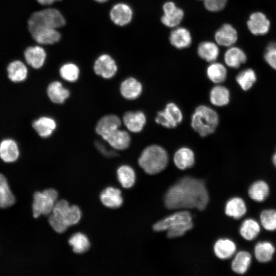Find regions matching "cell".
<instances>
[{
    "label": "cell",
    "instance_id": "obj_24",
    "mask_svg": "<svg viewBox=\"0 0 276 276\" xmlns=\"http://www.w3.org/2000/svg\"><path fill=\"white\" fill-rule=\"evenodd\" d=\"M169 40L171 44L178 49L189 47L192 42V37L189 31L183 27L177 28L173 30L170 35Z\"/></svg>",
    "mask_w": 276,
    "mask_h": 276
},
{
    "label": "cell",
    "instance_id": "obj_26",
    "mask_svg": "<svg viewBox=\"0 0 276 276\" xmlns=\"http://www.w3.org/2000/svg\"><path fill=\"white\" fill-rule=\"evenodd\" d=\"M247 212V206L241 197H234L229 199L225 206V213L230 217L238 219L243 217Z\"/></svg>",
    "mask_w": 276,
    "mask_h": 276
},
{
    "label": "cell",
    "instance_id": "obj_9",
    "mask_svg": "<svg viewBox=\"0 0 276 276\" xmlns=\"http://www.w3.org/2000/svg\"><path fill=\"white\" fill-rule=\"evenodd\" d=\"M95 74L104 79H110L117 73L118 66L115 60L108 54L100 55L94 64Z\"/></svg>",
    "mask_w": 276,
    "mask_h": 276
},
{
    "label": "cell",
    "instance_id": "obj_45",
    "mask_svg": "<svg viewBox=\"0 0 276 276\" xmlns=\"http://www.w3.org/2000/svg\"><path fill=\"white\" fill-rule=\"evenodd\" d=\"M62 0H36V1L41 5L48 6L51 5L57 2H60Z\"/></svg>",
    "mask_w": 276,
    "mask_h": 276
},
{
    "label": "cell",
    "instance_id": "obj_6",
    "mask_svg": "<svg viewBox=\"0 0 276 276\" xmlns=\"http://www.w3.org/2000/svg\"><path fill=\"white\" fill-rule=\"evenodd\" d=\"M219 123L217 112L205 105H200L195 110L191 118V126L201 136L213 133Z\"/></svg>",
    "mask_w": 276,
    "mask_h": 276
},
{
    "label": "cell",
    "instance_id": "obj_14",
    "mask_svg": "<svg viewBox=\"0 0 276 276\" xmlns=\"http://www.w3.org/2000/svg\"><path fill=\"white\" fill-rule=\"evenodd\" d=\"M111 147L117 150L126 149L130 143V136L128 133L120 128L117 129L102 137Z\"/></svg>",
    "mask_w": 276,
    "mask_h": 276
},
{
    "label": "cell",
    "instance_id": "obj_23",
    "mask_svg": "<svg viewBox=\"0 0 276 276\" xmlns=\"http://www.w3.org/2000/svg\"><path fill=\"white\" fill-rule=\"evenodd\" d=\"M215 256L221 260H226L235 255L237 250L236 243L229 239L218 240L214 246Z\"/></svg>",
    "mask_w": 276,
    "mask_h": 276
},
{
    "label": "cell",
    "instance_id": "obj_47",
    "mask_svg": "<svg viewBox=\"0 0 276 276\" xmlns=\"http://www.w3.org/2000/svg\"><path fill=\"white\" fill-rule=\"evenodd\" d=\"M94 1L99 3H104L107 2L108 0H94Z\"/></svg>",
    "mask_w": 276,
    "mask_h": 276
},
{
    "label": "cell",
    "instance_id": "obj_37",
    "mask_svg": "<svg viewBox=\"0 0 276 276\" xmlns=\"http://www.w3.org/2000/svg\"><path fill=\"white\" fill-rule=\"evenodd\" d=\"M229 91L222 85H216L213 87L210 91V101L214 105L217 106L227 105L229 101Z\"/></svg>",
    "mask_w": 276,
    "mask_h": 276
},
{
    "label": "cell",
    "instance_id": "obj_43",
    "mask_svg": "<svg viewBox=\"0 0 276 276\" xmlns=\"http://www.w3.org/2000/svg\"><path fill=\"white\" fill-rule=\"evenodd\" d=\"M266 62L276 70V42H272L267 46L264 54Z\"/></svg>",
    "mask_w": 276,
    "mask_h": 276
},
{
    "label": "cell",
    "instance_id": "obj_33",
    "mask_svg": "<svg viewBox=\"0 0 276 276\" xmlns=\"http://www.w3.org/2000/svg\"><path fill=\"white\" fill-rule=\"evenodd\" d=\"M275 248L273 244L269 241L258 242L254 247V255L260 263H267L271 261L275 252Z\"/></svg>",
    "mask_w": 276,
    "mask_h": 276
},
{
    "label": "cell",
    "instance_id": "obj_19",
    "mask_svg": "<svg viewBox=\"0 0 276 276\" xmlns=\"http://www.w3.org/2000/svg\"><path fill=\"white\" fill-rule=\"evenodd\" d=\"M121 119L116 115L108 114L102 117L97 123L95 130L102 137L110 132L120 128Z\"/></svg>",
    "mask_w": 276,
    "mask_h": 276
},
{
    "label": "cell",
    "instance_id": "obj_27",
    "mask_svg": "<svg viewBox=\"0 0 276 276\" xmlns=\"http://www.w3.org/2000/svg\"><path fill=\"white\" fill-rule=\"evenodd\" d=\"M173 161L177 168L180 170L190 168L195 163L194 152L188 147H181L175 153Z\"/></svg>",
    "mask_w": 276,
    "mask_h": 276
},
{
    "label": "cell",
    "instance_id": "obj_25",
    "mask_svg": "<svg viewBox=\"0 0 276 276\" xmlns=\"http://www.w3.org/2000/svg\"><path fill=\"white\" fill-rule=\"evenodd\" d=\"M116 176L120 186L124 189L131 188L135 183V172L129 165L120 166L116 170Z\"/></svg>",
    "mask_w": 276,
    "mask_h": 276
},
{
    "label": "cell",
    "instance_id": "obj_22",
    "mask_svg": "<svg viewBox=\"0 0 276 276\" xmlns=\"http://www.w3.org/2000/svg\"><path fill=\"white\" fill-rule=\"evenodd\" d=\"M19 155L17 143L11 139H6L0 143V157L6 163L16 161Z\"/></svg>",
    "mask_w": 276,
    "mask_h": 276
},
{
    "label": "cell",
    "instance_id": "obj_28",
    "mask_svg": "<svg viewBox=\"0 0 276 276\" xmlns=\"http://www.w3.org/2000/svg\"><path fill=\"white\" fill-rule=\"evenodd\" d=\"M47 95L50 100L55 104H62L69 97L70 93L58 81H53L47 87Z\"/></svg>",
    "mask_w": 276,
    "mask_h": 276
},
{
    "label": "cell",
    "instance_id": "obj_42",
    "mask_svg": "<svg viewBox=\"0 0 276 276\" xmlns=\"http://www.w3.org/2000/svg\"><path fill=\"white\" fill-rule=\"evenodd\" d=\"M261 226L266 231L276 230V210L266 209L262 211L260 215Z\"/></svg>",
    "mask_w": 276,
    "mask_h": 276
},
{
    "label": "cell",
    "instance_id": "obj_46",
    "mask_svg": "<svg viewBox=\"0 0 276 276\" xmlns=\"http://www.w3.org/2000/svg\"><path fill=\"white\" fill-rule=\"evenodd\" d=\"M272 160L273 165L276 168V151L272 156Z\"/></svg>",
    "mask_w": 276,
    "mask_h": 276
},
{
    "label": "cell",
    "instance_id": "obj_13",
    "mask_svg": "<svg viewBox=\"0 0 276 276\" xmlns=\"http://www.w3.org/2000/svg\"><path fill=\"white\" fill-rule=\"evenodd\" d=\"M248 28L255 35L267 34L270 28V21L263 13L257 12L251 14L247 22Z\"/></svg>",
    "mask_w": 276,
    "mask_h": 276
},
{
    "label": "cell",
    "instance_id": "obj_12",
    "mask_svg": "<svg viewBox=\"0 0 276 276\" xmlns=\"http://www.w3.org/2000/svg\"><path fill=\"white\" fill-rule=\"evenodd\" d=\"M112 22L119 26H124L129 24L133 17V11L130 6L119 3L112 6L109 12Z\"/></svg>",
    "mask_w": 276,
    "mask_h": 276
},
{
    "label": "cell",
    "instance_id": "obj_35",
    "mask_svg": "<svg viewBox=\"0 0 276 276\" xmlns=\"http://www.w3.org/2000/svg\"><path fill=\"white\" fill-rule=\"evenodd\" d=\"M260 231L261 226L259 222L252 218H248L242 223L239 233L244 239L251 241L258 236Z\"/></svg>",
    "mask_w": 276,
    "mask_h": 276
},
{
    "label": "cell",
    "instance_id": "obj_2",
    "mask_svg": "<svg viewBox=\"0 0 276 276\" xmlns=\"http://www.w3.org/2000/svg\"><path fill=\"white\" fill-rule=\"evenodd\" d=\"M82 212L79 205L72 204L65 199L60 198L56 202L52 213L48 216L52 228L58 234H63L69 227L79 223Z\"/></svg>",
    "mask_w": 276,
    "mask_h": 276
},
{
    "label": "cell",
    "instance_id": "obj_20",
    "mask_svg": "<svg viewBox=\"0 0 276 276\" xmlns=\"http://www.w3.org/2000/svg\"><path fill=\"white\" fill-rule=\"evenodd\" d=\"M215 39L218 44L230 47L237 40L238 34L236 29L232 25L225 24L216 32Z\"/></svg>",
    "mask_w": 276,
    "mask_h": 276
},
{
    "label": "cell",
    "instance_id": "obj_21",
    "mask_svg": "<svg viewBox=\"0 0 276 276\" xmlns=\"http://www.w3.org/2000/svg\"><path fill=\"white\" fill-rule=\"evenodd\" d=\"M120 93L127 100H134L142 94L143 87L136 79L129 77L125 79L121 84Z\"/></svg>",
    "mask_w": 276,
    "mask_h": 276
},
{
    "label": "cell",
    "instance_id": "obj_4",
    "mask_svg": "<svg viewBox=\"0 0 276 276\" xmlns=\"http://www.w3.org/2000/svg\"><path fill=\"white\" fill-rule=\"evenodd\" d=\"M168 163V155L160 146L152 145L142 152L138 164L145 172L148 174H157L164 170Z\"/></svg>",
    "mask_w": 276,
    "mask_h": 276
},
{
    "label": "cell",
    "instance_id": "obj_41",
    "mask_svg": "<svg viewBox=\"0 0 276 276\" xmlns=\"http://www.w3.org/2000/svg\"><path fill=\"white\" fill-rule=\"evenodd\" d=\"M59 74L64 80L70 82H74L79 78L80 70L76 64L66 63L60 67Z\"/></svg>",
    "mask_w": 276,
    "mask_h": 276
},
{
    "label": "cell",
    "instance_id": "obj_29",
    "mask_svg": "<svg viewBox=\"0 0 276 276\" xmlns=\"http://www.w3.org/2000/svg\"><path fill=\"white\" fill-rule=\"evenodd\" d=\"M32 126L37 134L42 137H48L55 130L57 124L51 117L43 116L34 120Z\"/></svg>",
    "mask_w": 276,
    "mask_h": 276
},
{
    "label": "cell",
    "instance_id": "obj_30",
    "mask_svg": "<svg viewBox=\"0 0 276 276\" xmlns=\"http://www.w3.org/2000/svg\"><path fill=\"white\" fill-rule=\"evenodd\" d=\"M269 192L268 184L264 180H258L250 186L248 190V195L254 201L261 202L268 197Z\"/></svg>",
    "mask_w": 276,
    "mask_h": 276
},
{
    "label": "cell",
    "instance_id": "obj_11",
    "mask_svg": "<svg viewBox=\"0 0 276 276\" xmlns=\"http://www.w3.org/2000/svg\"><path fill=\"white\" fill-rule=\"evenodd\" d=\"M163 10L164 14L161 17V21L168 27L177 26L183 18V11L172 2H166L163 6Z\"/></svg>",
    "mask_w": 276,
    "mask_h": 276
},
{
    "label": "cell",
    "instance_id": "obj_1",
    "mask_svg": "<svg viewBox=\"0 0 276 276\" xmlns=\"http://www.w3.org/2000/svg\"><path fill=\"white\" fill-rule=\"evenodd\" d=\"M209 201L204 182L199 179L186 176L180 179L167 191L164 198L169 210L196 209L203 210Z\"/></svg>",
    "mask_w": 276,
    "mask_h": 276
},
{
    "label": "cell",
    "instance_id": "obj_18",
    "mask_svg": "<svg viewBox=\"0 0 276 276\" xmlns=\"http://www.w3.org/2000/svg\"><path fill=\"white\" fill-rule=\"evenodd\" d=\"M24 57L26 61L30 66L38 69L43 65L46 60L47 53L41 47L31 46L25 50Z\"/></svg>",
    "mask_w": 276,
    "mask_h": 276
},
{
    "label": "cell",
    "instance_id": "obj_10",
    "mask_svg": "<svg viewBox=\"0 0 276 276\" xmlns=\"http://www.w3.org/2000/svg\"><path fill=\"white\" fill-rule=\"evenodd\" d=\"M100 200L103 206L110 209L121 208L124 201L123 193L119 187L109 186L105 188L99 195Z\"/></svg>",
    "mask_w": 276,
    "mask_h": 276
},
{
    "label": "cell",
    "instance_id": "obj_31",
    "mask_svg": "<svg viewBox=\"0 0 276 276\" xmlns=\"http://www.w3.org/2000/svg\"><path fill=\"white\" fill-rule=\"evenodd\" d=\"M251 261V256L248 251H240L236 254L232 262V269L236 273L244 274L249 269Z\"/></svg>",
    "mask_w": 276,
    "mask_h": 276
},
{
    "label": "cell",
    "instance_id": "obj_7",
    "mask_svg": "<svg viewBox=\"0 0 276 276\" xmlns=\"http://www.w3.org/2000/svg\"><path fill=\"white\" fill-rule=\"evenodd\" d=\"M59 199V192L53 188L35 191L33 195L31 208L33 217L36 219L41 216H49Z\"/></svg>",
    "mask_w": 276,
    "mask_h": 276
},
{
    "label": "cell",
    "instance_id": "obj_36",
    "mask_svg": "<svg viewBox=\"0 0 276 276\" xmlns=\"http://www.w3.org/2000/svg\"><path fill=\"white\" fill-rule=\"evenodd\" d=\"M198 56L208 62H214L219 54V49L217 45L211 41L201 42L197 48Z\"/></svg>",
    "mask_w": 276,
    "mask_h": 276
},
{
    "label": "cell",
    "instance_id": "obj_17",
    "mask_svg": "<svg viewBox=\"0 0 276 276\" xmlns=\"http://www.w3.org/2000/svg\"><path fill=\"white\" fill-rule=\"evenodd\" d=\"M68 244L73 252L77 255L87 252L91 247V242L88 236L80 231L74 232L70 236Z\"/></svg>",
    "mask_w": 276,
    "mask_h": 276
},
{
    "label": "cell",
    "instance_id": "obj_8",
    "mask_svg": "<svg viewBox=\"0 0 276 276\" xmlns=\"http://www.w3.org/2000/svg\"><path fill=\"white\" fill-rule=\"evenodd\" d=\"M182 113L174 103H168L163 110L157 112L155 121L164 127L173 128L181 123L182 121Z\"/></svg>",
    "mask_w": 276,
    "mask_h": 276
},
{
    "label": "cell",
    "instance_id": "obj_3",
    "mask_svg": "<svg viewBox=\"0 0 276 276\" xmlns=\"http://www.w3.org/2000/svg\"><path fill=\"white\" fill-rule=\"evenodd\" d=\"M193 227L191 215L186 210L177 211L153 225L154 231H167V236L169 239L181 237Z\"/></svg>",
    "mask_w": 276,
    "mask_h": 276
},
{
    "label": "cell",
    "instance_id": "obj_40",
    "mask_svg": "<svg viewBox=\"0 0 276 276\" xmlns=\"http://www.w3.org/2000/svg\"><path fill=\"white\" fill-rule=\"evenodd\" d=\"M257 80L255 71L247 68L241 71L236 77V81L243 90H248L251 88Z\"/></svg>",
    "mask_w": 276,
    "mask_h": 276
},
{
    "label": "cell",
    "instance_id": "obj_44",
    "mask_svg": "<svg viewBox=\"0 0 276 276\" xmlns=\"http://www.w3.org/2000/svg\"><path fill=\"white\" fill-rule=\"evenodd\" d=\"M205 8L211 12H218L225 7L227 0H201Z\"/></svg>",
    "mask_w": 276,
    "mask_h": 276
},
{
    "label": "cell",
    "instance_id": "obj_16",
    "mask_svg": "<svg viewBox=\"0 0 276 276\" xmlns=\"http://www.w3.org/2000/svg\"><path fill=\"white\" fill-rule=\"evenodd\" d=\"M32 38L37 43L52 45L59 42L61 38L60 33L56 29L42 28L30 32Z\"/></svg>",
    "mask_w": 276,
    "mask_h": 276
},
{
    "label": "cell",
    "instance_id": "obj_39",
    "mask_svg": "<svg viewBox=\"0 0 276 276\" xmlns=\"http://www.w3.org/2000/svg\"><path fill=\"white\" fill-rule=\"evenodd\" d=\"M206 74L209 79L213 82L221 83L226 78L227 71L222 64L213 62L208 67Z\"/></svg>",
    "mask_w": 276,
    "mask_h": 276
},
{
    "label": "cell",
    "instance_id": "obj_38",
    "mask_svg": "<svg viewBox=\"0 0 276 276\" xmlns=\"http://www.w3.org/2000/svg\"><path fill=\"white\" fill-rule=\"evenodd\" d=\"M15 198L12 193L6 177L0 173V208H6L13 205Z\"/></svg>",
    "mask_w": 276,
    "mask_h": 276
},
{
    "label": "cell",
    "instance_id": "obj_5",
    "mask_svg": "<svg viewBox=\"0 0 276 276\" xmlns=\"http://www.w3.org/2000/svg\"><path fill=\"white\" fill-rule=\"evenodd\" d=\"M66 21L61 13L57 9L47 8L33 13L28 20L30 32L39 29H58L63 27Z\"/></svg>",
    "mask_w": 276,
    "mask_h": 276
},
{
    "label": "cell",
    "instance_id": "obj_34",
    "mask_svg": "<svg viewBox=\"0 0 276 276\" xmlns=\"http://www.w3.org/2000/svg\"><path fill=\"white\" fill-rule=\"evenodd\" d=\"M224 62L229 67L237 68L244 63L247 57L245 53L237 47H231L228 49L224 54Z\"/></svg>",
    "mask_w": 276,
    "mask_h": 276
},
{
    "label": "cell",
    "instance_id": "obj_32",
    "mask_svg": "<svg viewBox=\"0 0 276 276\" xmlns=\"http://www.w3.org/2000/svg\"><path fill=\"white\" fill-rule=\"evenodd\" d=\"M8 76L13 82H21L25 80L28 76L26 65L20 60H15L9 63L7 67Z\"/></svg>",
    "mask_w": 276,
    "mask_h": 276
},
{
    "label": "cell",
    "instance_id": "obj_15",
    "mask_svg": "<svg viewBox=\"0 0 276 276\" xmlns=\"http://www.w3.org/2000/svg\"><path fill=\"white\" fill-rule=\"evenodd\" d=\"M123 122L130 131L137 133L144 128L146 122V117L145 113L141 111H129L124 113Z\"/></svg>",
    "mask_w": 276,
    "mask_h": 276
}]
</instances>
